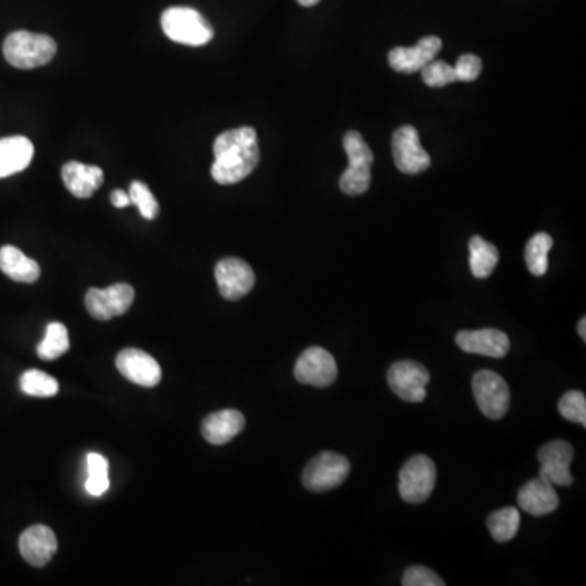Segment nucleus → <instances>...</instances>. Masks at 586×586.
<instances>
[{"mask_svg": "<svg viewBox=\"0 0 586 586\" xmlns=\"http://www.w3.org/2000/svg\"><path fill=\"white\" fill-rule=\"evenodd\" d=\"M214 165L210 168L215 183L230 186L240 183L258 167V134L243 126L220 134L214 142Z\"/></svg>", "mask_w": 586, "mask_h": 586, "instance_id": "f257e3e1", "label": "nucleus"}, {"mask_svg": "<svg viewBox=\"0 0 586 586\" xmlns=\"http://www.w3.org/2000/svg\"><path fill=\"white\" fill-rule=\"evenodd\" d=\"M57 53L56 41L48 35L20 30L10 33L4 41V56L17 69H36L53 61Z\"/></svg>", "mask_w": 586, "mask_h": 586, "instance_id": "f03ea898", "label": "nucleus"}, {"mask_svg": "<svg viewBox=\"0 0 586 586\" xmlns=\"http://www.w3.org/2000/svg\"><path fill=\"white\" fill-rule=\"evenodd\" d=\"M342 142L349 157V167L342 173L339 186L347 196H360L367 193L372 183L370 168L373 165V152L357 131L347 132Z\"/></svg>", "mask_w": 586, "mask_h": 586, "instance_id": "7ed1b4c3", "label": "nucleus"}, {"mask_svg": "<svg viewBox=\"0 0 586 586\" xmlns=\"http://www.w3.org/2000/svg\"><path fill=\"white\" fill-rule=\"evenodd\" d=\"M165 35L175 43L186 46H204L214 38V28L191 7H171L162 15Z\"/></svg>", "mask_w": 586, "mask_h": 586, "instance_id": "20e7f679", "label": "nucleus"}, {"mask_svg": "<svg viewBox=\"0 0 586 586\" xmlns=\"http://www.w3.org/2000/svg\"><path fill=\"white\" fill-rule=\"evenodd\" d=\"M349 473L350 463L346 456L323 451L303 469V486L311 492H328L342 486Z\"/></svg>", "mask_w": 586, "mask_h": 586, "instance_id": "39448f33", "label": "nucleus"}, {"mask_svg": "<svg viewBox=\"0 0 586 586\" xmlns=\"http://www.w3.org/2000/svg\"><path fill=\"white\" fill-rule=\"evenodd\" d=\"M435 482L437 468L429 456H412L399 473V494L404 502L422 503L432 495Z\"/></svg>", "mask_w": 586, "mask_h": 586, "instance_id": "423d86ee", "label": "nucleus"}, {"mask_svg": "<svg viewBox=\"0 0 586 586\" xmlns=\"http://www.w3.org/2000/svg\"><path fill=\"white\" fill-rule=\"evenodd\" d=\"M473 393L484 416L492 420L505 417L510 407L507 381L492 370H481L473 377Z\"/></svg>", "mask_w": 586, "mask_h": 586, "instance_id": "0eeeda50", "label": "nucleus"}, {"mask_svg": "<svg viewBox=\"0 0 586 586\" xmlns=\"http://www.w3.org/2000/svg\"><path fill=\"white\" fill-rule=\"evenodd\" d=\"M429 381V370L412 360L393 363L388 370V383L391 390L406 403H422L427 396L425 386Z\"/></svg>", "mask_w": 586, "mask_h": 586, "instance_id": "6e6552de", "label": "nucleus"}, {"mask_svg": "<svg viewBox=\"0 0 586 586\" xmlns=\"http://www.w3.org/2000/svg\"><path fill=\"white\" fill-rule=\"evenodd\" d=\"M293 375L302 385L326 388L337 380L336 359L323 347H310L298 357Z\"/></svg>", "mask_w": 586, "mask_h": 586, "instance_id": "1a4fd4ad", "label": "nucleus"}, {"mask_svg": "<svg viewBox=\"0 0 586 586\" xmlns=\"http://www.w3.org/2000/svg\"><path fill=\"white\" fill-rule=\"evenodd\" d=\"M136 292L129 284H114L108 289H90L85 295L88 313L100 321H110L131 308Z\"/></svg>", "mask_w": 586, "mask_h": 586, "instance_id": "9d476101", "label": "nucleus"}, {"mask_svg": "<svg viewBox=\"0 0 586 586\" xmlns=\"http://www.w3.org/2000/svg\"><path fill=\"white\" fill-rule=\"evenodd\" d=\"M393 158L399 171L419 175L430 167V155L422 147L419 132L414 126L399 127L393 136Z\"/></svg>", "mask_w": 586, "mask_h": 586, "instance_id": "9b49d317", "label": "nucleus"}, {"mask_svg": "<svg viewBox=\"0 0 586 586\" xmlns=\"http://www.w3.org/2000/svg\"><path fill=\"white\" fill-rule=\"evenodd\" d=\"M215 280L225 300L237 302L253 290L254 277L250 264L243 259L225 258L215 266Z\"/></svg>", "mask_w": 586, "mask_h": 586, "instance_id": "f8f14e48", "label": "nucleus"}, {"mask_svg": "<svg viewBox=\"0 0 586 586\" xmlns=\"http://www.w3.org/2000/svg\"><path fill=\"white\" fill-rule=\"evenodd\" d=\"M538 460L541 463L539 477H543L552 486L567 487L573 482L570 464L573 461V447L564 440H554L539 448Z\"/></svg>", "mask_w": 586, "mask_h": 586, "instance_id": "ddd939ff", "label": "nucleus"}, {"mask_svg": "<svg viewBox=\"0 0 586 586\" xmlns=\"http://www.w3.org/2000/svg\"><path fill=\"white\" fill-rule=\"evenodd\" d=\"M116 367L126 380L134 385L154 388L162 381V368L152 355L144 350L124 349L119 352Z\"/></svg>", "mask_w": 586, "mask_h": 586, "instance_id": "4468645a", "label": "nucleus"}, {"mask_svg": "<svg viewBox=\"0 0 586 586\" xmlns=\"http://www.w3.org/2000/svg\"><path fill=\"white\" fill-rule=\"evenodd\" d=\"M456 346L468 354L502 359L510 352V339L499 329H476L456 334Z\"/></svg>", "mask_w": 586, "mask_h": 586, "instance_id": "2eb2a0df", "label": "nucleus"}, {"mask_svg": "<svg viewBox=\"0 0 586 586\" xmlns=\"http://www.w3.org/2000/svg\"><path fill=\"white\" fill-rule=\"evenodd\" d=\"M440 51H442V40L437 36H425L412 48L399 46V48L391 49L388 61H390L391 69L396 72L414 74L433 61Z\"/></svg>", "mask_w": 586, "mask_h": 586, "instance_id": "dca6fc26", "label": "nucleus"}, {"mask_svg": "<svg viewBox=\"0 0 586 586\" xmlns=\"http://www.w3.org/2000/svg\"><path fill=\"white\" fill-rule=\"evenodd\" d=\"M20 554L33 567H44L57 552L56 534L44 525H33L23 531L18 541Z\"/></svg>", "mask_w": 586, "mask_h": 586, "instance_id": "f3484780", "label": "nucleus"}, {"mask_svg": "<svg viewBox=\"0 0 586 586\" xmlns=\"http://www.w3.org/2000/svg\"><path fill=\"white\" fill-rule=\"evenodd\" d=\"M518 505L521 510L530 513L533 517H546L556 512L559 507V495L551 482L543 477L526 482L518 492Z\"/></svg>", "mask_w": 586, "mask_h": 586, "instance_id": "a211bd4d", "label": "nucleus"}, {"mask_svg": "<svg viewBox=\"0 0 586 586\" xmlns=\"http://www.w3.org/2000/svg\"><path fill=\"white\" fill-rule=\"evenodd\" d=\"M62 181L72 196L88 199L101 188L105 181V173L100 167L72 160L62 167Z\"/></svg>", "mask_w": 586, "mask_h": 586, "instance_id": "6ab92c4d", "label": "nucleus"}, {"mask_svg": "<svg viewBox=\"0 0 586 586\" xmlns=\"http://www.w3.org/2000/svg\"><path fill=\"white\" fill-rule=\"evenodd\" d=\"M245 429V416L237 409H224L210 414L202 420V437L212 445L232 442Z\"/></svg>", "mask_w": 586, "mask_h": 586, "instance_id": "aec40b11", "label": "nucleus"}, {"mask_svg": "<svg viewBox=\"0 0 586 586\" xmlns=\"http://www.w3.org/2000/svg\"><path fill=\"white\" fill-rule=\"evenodd\" d=\"M35 155L31 140L23 136L0 139V178L15 175L30 167Z\"/></svg>", "mask_w": 586, "mask_h": 586, "instance_id": "412c9836", "label": "nucleus"}, {"mask_svg": "<svg viewBox=\"0 0 586 586\" xmlns=\"http://www.w3.org/2000/svg\"><path fill=\"white\" fill-rule=\"evenodd\" d=\"M0 271L5 276L22 282V284H33L40 279V264L35 259L28 258L27 254L15 248V246H2L0 248Z\"/></svg>", "mask_w": 586, "mask_h": 586, "instance_id": "4be33fe9", "label": "nucleus"}, {"mask_svg": "<svg viewBox=\"0 0 586 586\" xmlns=\"http://www.w3.org/2000/svg\"><path fill=\"white\" fill-rule=\"evenodd\" d=\"M499 250L482 237L469 241V267L477 279H487L499 264Z\"/></svg>", "mask_w": 586, "mask_h": 586, "instance_id": "5701e85b", "label": "nucleus"}, {"mask_svg": "<svg viewBox=\"0 0 586 586\" xmlns=\"http://www.w3.org/2000/svg\"><path fill=\"white\" fill-rule=\"evenodd\" d=\"M520 521L518 508H502V510L490 513L487 518V528L497 543H508L517 536L518 530H520Z\"/></svg>", "mask_w": 586, "mask_h": 586, "instance_id": "b1692460", "label": "nucleus"}, {"mask_svg": "<svg viewBox=\"0 0 586 586\" xmlns=\"http://www.w3.org/2000/svg\"><path fill=\"white\" fill-rule=\"evenodd\" d=\"M554 246V240L547 233H536L526 245V266L531 274L543 277L549 269V251Z\"/></svg>", "mask_w": 586, "mask_h": 586, "instance_id": "393cba45", "label": "nucleus"}, {"mask_svg": "<svg viewBox=\"0 0 586 586\" xmlns=\"http://www.w3.org/2000/svg\"><path fill=\"white\" fill-rule=\"evenodd\" d=\"M69 333L62 323H51L46 328V336L38 346V355L43 360H56L69 350Z\"/></svg>", "mask_w": 586, "mask_h": 586, "instance_id": "a878e982", "label": "nucleus"}, {"mask_svg": "<svg viewBox=\"0 0 586 586\" xmlns=\"http://www.w3.org/2000/svg\"><path fill=\"white\" fill-rule=\"evenodd\" d=\"M20 390L35 398H51L59 393V383L41 370H27L20 377Z\"/></svg>", "mask_w": 586, "mask_h": 586, "instance_id": "bb28decb", "label": "nucleus"}, {"mask_svg": "<svg viewBox=\"0 0 586 586\" xmlns=\"http://www.w3.org/2000/svg\"><path fill=\"white\" fill-rule=\"evenodd\" d=\"M420 72H422V79H424L425 85H429L432 88H443L453 84V82H458L455 67H451L445 61L433 59L427 66L422 67Z\"/></svg>", "mask_w": 586, "mask_h": 586, "instance_id": "cd10ccee", "label": "nucleus"}, {"mask_svg": "<svg viewBox=\"0 0 586 586\" xmlns=\"http://www.w3.org/2000/svg\"><path fill=\"white\" fill-rule=\"evenodd\" d=\"M129 196L134 206L139 207L140 215L147 220L157 219L160 206H158L157 199L150 191L149 186L140 181H134L129 188Z\"/></svg>", "mask_w": 586, "mask_h": 586, "instance_id": "c85d7f7f", "label": "nucleus"}, {"mask_svg": "<svg viewBox=\"0 0 586 586\" xmlns=\"http://www.w3.org/2000/svg\"><path fill=\"white\" fill-rule=\"evenodd\" d=\"M560 416L586 427V398L582 391H569L559 401Z\"/></svg>", "mask_w": 586, "mask_h": 586, "instance_id": "c756f323", "label": "nucleus"}, {"mask_svg": "<svg viewBox=\"0 0 586 586\" xmlns=\"http://www.w3.org/2000/svg\"><path fill=\"white\" fill-rule=\"evenodd\" d=\"M404 586H443L442 578L438 577L437 573L433 570L422 567V565H416L407 569L403 577Z\"/></svg>", "mask_w": 586, "mask_h": 586, "instance_id": "7c9ffc66", "label": "nucleus"}, {"mask_svg": "<svg viewBox=\"0 0 586 586\" xmlns=\"http://www.w3.org/2000/svg\"><path fill=\"white\" fill-rule=\"evenodd\" d=\"M482 61L474 54H463L455 66L456 80L474 82L481 75Z\"/></svg>", "mask_w": 586, "mask_h": 586, "instance_id": "2f4dec72", "label": "nucleus"}, {"mask_svg": "<svg viewBox=\"0 0 586 586\" xmlns=\"http://www.w3.org/2000/svg\"><path fill=\"white\" fill-rule=\"evenodd\" d=\"M88 477H95V479H110L108 477V461L98 453H90L87 456Z\"/></svg>", "mask_w": 586, "mask_h": 586, "instance_id": "473e14b6", "label": "nucleus"}, {"mask_svg": "<svg viewBox=\"0 0 586 586\" xmlns=\"http://www.w3.org/2000/svg\"><path fill=\"white\" fill-rule=\"evenodd\" d=\"M85 489L88 494L93 497H101L106 490L110 489V479H95V477H87L85 481Z\"/></svg>", "mask_w": 586, "mask_h": 586, "instance_id": "72a5a7b5", "label": "nucleus"}, {"mask_svg": "<svg viewBox=\"0 0 586 586\" xmlns=\"http://www.w3.org/2000/svg\"><path fill=\"white\" fill-rule=\"evenodd\" d=\"M111 202H113L114 207H118V209H124V207L131 206V196L126 193V191H121V189H116L111 193Z\"/></svg>", "mask_w": 586, "mask_h": 586, "instance_id": "f704fd0d", "label": "nucleus"}, {"mask_svg": "<svg viewBox=\"0 0 586 586\" xmlns=\"http://www.w3.org/2000/svg\"><path fill=\"white\" fill-rule=\"evenodd\" d=\"M578 334H580L583 341H586V318H582L580 323H578Z\"/></svg>", "mask_w": 586, "mask_h": 586, "instance_id": "c9c22d12", "label": "nucleus"}, {"mask_svg": "<svg viewBox=\"0 0 586 586\" xmlns=\"http://www.w3.org/2000/svg\"><path fill=\"white\" fill-rule=\"evenodd\" d=\"M297 2L303 7H313V5L320 4L321 0H297Z\"/></svg>", "mask_w": 586, "mask_h": 586, "instance_id": "e433bc0d", "label": "nucleus"}]
</instances>
